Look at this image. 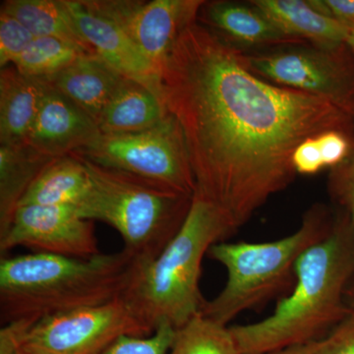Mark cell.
I'll return each mask as SVG.
<instances>
[{
    "mask_svg": "<svg viewBox=\"0 0 354 354\" xmlns=\"http://www.w3.org/2000/svg\"><path fill=\"white\" fill-rule=\"evenodd\" d=\"M162 100L183 127L198 196L236 232L297 176L291 157L330 129L353 133L332 102L263 80L241 53L196 22L177 39L160 73Z\"/></svg>",
    "mask_w": 354,
    "mask_h": 354,
    "instance_id": "cell-1",
    "label": "cell"
},
{
    "mask_svg": "<svg viewBox=\"0 0 354 354\" xmlns=\"http://www.w3.org/2000/svg\"><path fill=\"white\" fill-rule=\"evenodd\" d=\"M354 277V223L337 209L330 234L295 265V283L264 320L230 327L239 354H263L325 339L349 316Z\"/></svg>",
    "mask_w": 354,
    "mask_h": 354,
    "instance_id": "cell-2",
    "label": "cell"
},
{
    "mask_svg": "<svg viewBox=\"0 0 354 354\" xmlns=\"http://www.w3.org/2000/svg\"><path fill=\"white\" fill-rule=\"evenodd\" d=\"M124 251L87 259L29 253L0 260V319L29 326L121 297L134 272Z\"/></svg>",
    "mask_w": 354,
    "mask_h": 354,
    "instance_id": "cell-3",
    "label": "cell"
},
{
    "mask_svg": "<svg viewBox=\"0 0 354 354\" xmlns=\"http://www.w3.org/2000/svg\"><path fill=\"white\" fill-rule=\"evenodd\" d=\"M215 205L194 194L187 218L162 253L135 266L122 297L155 333L165 324L177 330L202 313V263L211 247L234 234Z\"/></svg>",
    "mask_w": 354,
    "mask_h": 354,
    "instance_id": "cell-4",
    "label": "cell"
},
{
    "mask_svg": "<svg viewBox=\"0 0 354 354\" xmlns=\"http://www.w3.org/2000/svg\"><path fill=\"white\" fill-rule=\"evenodd\" d=\"M335 214L324 205H314L305 213L292 234L269 242L221 241L208 256L227 272L223 290L207 301L202 315L227 326L247 310L257 309L272 298L292 290L295 265L300 256L330 234Z\"/></svg>",
    "mask_w": 354,
    "mask_h": 354,
    "instance_id": "cell-5",
    "label": "cell"
},
{
    "mask_svg": "<svg viewBox=\"0 0 354 354\" xmlns=\"http://www.w3.org/2000/svg\"><path fill=\"white\" fill-rule=\"evenodd\" d=\"M79 157L92 181V193L80 215L113 227L135 266L157 258L183 227L194 195Z\"/></svg>",
    "mask_w": 354,
    "mask_h": 354,
    "instance_id": "cell-6",
    "label": "cell"
},
{
    "mask_svg": "<svg viewBox=\"0 0 354 354\" xmlns=\"http://www.w3.org/2000/svg\"><path fill=\"white\" fill-rule=\"evenodd\" d=\"M153 334L122 297L109 304L72 310L29 326L0 330V354H101L124 335Z\"/></svg>",
    "mask_w": 354,
    "mask_h": 354,
    "instance_id": "cell-7",
    "label": "cell"
},
{
    "mask_svg": "<svg viewBox=\"0 0 354 354\" xmlns=\"http://www.w3.org/2000/svg\"><path fill=\"white\" fill-rule=\"evenodd\" d=\"M75 153L95 164L150 179L185 194L193 196L196 192L185 135L171 113L144 131L101 134Z\"/></svg>",
    "mask_w": 354,
    "mask_h": 354,
    "instance_id": "cell-8",
    "label": "cell"
},
{
    "mask_svg": "<svg viewBox=\"0 0 354 354\" xmlns=\"http://www.w3.org/2000/svg\"><path fill=\"white\" fill-rule=\"evenodd\" d=\"M239 53L244 66L263 80L322 97L354 118V57L348 44H290L266 53Z\"/></svg>",
    "mask_w": 354,
    "mask_h": 354,
    "instance_id": "cell-9",
    "label": "cell"
},
{
    "mask_svg": "<svg viewBox=\"0 0 354 354\" xmlns=\"http://www.w3.org/2000/svg\"><path fill=\"white\" fill-rule=\"evenodd\" d=\"M88 10L120 26L162 73L181 32L197 22L203 0H81Z\"/></svg>",
    "mask_w": 354,
    "mask_h": 354,
    "instance_id": "cell-10",
    "label": "cell"
},
{
    "mask_svg": "<svg viewBox=\"0 0 354 354\" xmlns=\"http://www.w3.org/2000/svg\"><path fill=\"white\" fill-rule=\"evenodd\" d=\"M25 247L32 253L87 259L99 255L93 221L71 206H20L0 234V253Z\"/></svg>",
    "mask_w": 354,
    "mask_h": 354,
    "instance_id": "cell-11",
    "label": "cell"
},
{
    "mask_svg": "<svg viewBox=\"0 0 354 354\" xmlns=\"http://www.w3.org/2000/svg\"><path fill=\"white\" fill-rule=\"evenodd\" d=\"M64 3L77 30L97 57L121 75L143 84L162 97L160 73L120 26L88 10L81 0H64Z\"/></svg>",
    "mask_w": 354,
    "mask_h": 354,
    "instance_id": "cell-12",
    "label": "cell"
},
{
    "mask_svg": "<svg viewBox=\"0 0 354 354\" xmlns=\"http://www.w3.org/2000/svg\"><path fill=\"white\" fill-rule=\"evenodd\" d=\"M46 85L28 145L46 157L57 158L73 155L101 136L97 123L88 114L48 83Z\"/></svg>",
    "mask_w": 354,
    "mask_h": 354,
    "instance_id": "cell-13",
    "label": "cell"
},
{
    "mask_svg": "<svg viewBox=\"0 0 354 354\" xmlns=\"http://www.w3.org/2000/svg\"><path fill=\"white\" fill-rule=\"evenodd\" d=\"M201 13L205 26L239 50L302 44L279 31L250 2L206 1Z\"/></svg>",
    "mask_w": 354,
    "mask_h": 354,
    "instance_id": "cell-14",
    "label": "cell"
},
{
    "mask_svg": "<svg viewBox=\"0 0 354 354\" xmlns=\"http://www.w3.org/2000/svg\"><path fill=\"white\" fill-rule=\"evenodd\" d=\"M125 78L95 53H84L64 71L44 81L97 123Z\"/></svg>",
    "mask_w": 354,
    "mask_h": 354,
    "instance_id": "cell-15",
    "label": "cell"
},
{
    "mask_svg": "<svg viewBox=\"0 0 354 354\" xmlns=\"http://www.w3.org/2000/svg\"><path fill=\"white\" fill-rule=\"evenodd\" d=\"M252 6L265 14L286 36L319 48H337L346 44L351 28L321 12L304 0H252Z\"/></svg>",
    "mask_w": 354,
    "mask_h": 354,
    "instance_id": "cell-16",
    "label": "cell"
},
{
    "mask_svg": "<svg viewBox=\"0 0 354 354\" xmlns=\"http://www.w3.org/2000/svg\"><path fill=\"white\" fill-rule=\"evenodd\" d=\"M46 82L13 65L0 72V145L27 143L46 92Z\"/></svg>",
    "mask_w": 354,
    "mask_h": 354,
    "instance_id": "cell-17",
    "label": "cell"
},
{
    "mask_svg": "<svg viewBox=\"0 0 354 354\" xmlns=\"http://www.w3.org/2000/svg\"><path fill=\"white\" fill-rule=\"evenodd\" d=\"M169 113L162 95L125 78L97 121L102 134H129L150 129Z\"/></svg>",
    "mask_w": 354,
    "mask_h": 354,
    "instance_id": "cell-18",
    "label": "cell"
},
{
    "mask_svg": "<svg viewBox=\"0 0 354 354\" xmlns=\"http://www.w3.org/2000/svg\"><path fill=\"white\" fill-rule=\"evenodd\" d=\"M92 193V181L76 153L53 158L39 172L18 205L71 206L80 211Z\"/></svg>",
    "mask_w": 354,
    "mask_h": 354,
    "instance_id": "cell-19",
    "label": "cell"
},
{
    "mask_svg": "<svg viewBox=\"0 0 354 354\" xmlns=\"http://www.w3.org/2000/svg\"><path fill=\"white\" fill-rule=\"evenodd\" d=\"M53 160L27 143L0 145V234L10 225L32 181Z\"/></svg>",
    "mask_w": 354,
    "mask_h": 354,
    "instance_id": "cell-20",
    "label": "cell"
},
{
    "mask_svg": "<svg viewBox=\"0 0 354 354\" xmlns=\"http://www.w3.org/2000/svg\"><path fill=\"white\" fill-rule=\"evenodd\" d=\"M0 11L20 21L35 38L62 39L86 53H95L77 30L64 0H6Z\"/></svg>",
    "mask_w": 354,
    "mask_h": 354,
    "instance_id": "cell-21",
    "label": "cell"
},
{
    "mask_svg": "<svg viewBox=\"0 0 354 354\" xmlns=\"http://www.w3.org/2000/svg\"><path fill=\"white\" fill-rule=\"evenodd\" d=\"M84 53H88L62 39L39 37L12 65L23 75L46 80L64 71Z\"/></svg>",
    "mask_w": 354,
    "mask_h": 354,
    "instance_id": "cell-22",
    "label": "cell"
},
{
    "mask_svg": "<svg viewBox=\"0 0 354 354\" xmlns=\"http://www.w3.org/2000/svg\"><path fill=\"white\" fill-rule=\"evenodd\" d=\"M167 354H239L227 326L200 314L176 330Z\"/></svg>",
    "mask_w": 354,
    "mask_h": 354,
    "instance_id": "cell-23",
    "label": "cell"
},
{
    "mask_svg": "<svg viewBox=\"0 0 354 354\" xmlns=\"http://www.w3.org/2000/svg\"><path fill=\"white\" fill-rule=\"evenodd\" d=\"M176 333L174 328L165 324L147 337H121L101 354H167Z\"/></svg>",
    "mask_w": 354,
    "mask_h": 354,
    "instance_id": "cell-24",
    "label": "cell"
},
{
    "mask_svg": "<svg viewBox=\"0 0 354 354\" xmlns=\"http://www.w3.org/2000/svg\"><path fill=\"white\" fill-rule=\"evenodd\" d=\"M35 37L20 21L0 11V66L12 65Z\"/></svg>",
    "mask_w": 354,
    "mask_h": 354,
    "instance_id": "cell-25",
    "label": "cell"
},
{
    "mask_svg": "<svg viewBox=\"0 0 354 354\" xmlns=\"http://www.w3.org/2000/svg\"><path fill=\"white\" fill-rule=\"evenodd\" d=\"M328 190L337 209L346 212L354 223V145L348 158L330 169Z\"/></svg>",
    "mask_w": 354,
    "mask_h": 354,
    "instance_id": "cell-26",
    "label": "cell"
},
{
    "mask_svg": "<svg viewBox=\"0 0 354 354\" xmlns=\"http://www.w3.org/2000/svg\"><path fill=\"white\" fill-rule=\"evenodd\" d=\"M325 169H334L344 162L353 151L354 134L344 130L330 129L316 135Z\"/></svg>",
    "mask_w": 354,
    "mask_h": 354,
    "instance_id": "cell-27",
    "label": "cell"
},
{
    "mask_svg": "<svg viewBox=\"0 0 354 354\" xmlns=\"http://www.w3.org/2000/svg\"><path fill=\"white\" fill-rule=\"evenodd\" d=\"M291 162L297 174L301 176H314L325 169L316 135L304 140L297 147Z\"/></svg>",
    "mask_w": 354,
    "mask_h": 354,
    "instance_id": "cell-28",
    "label": "cell"
},
{
    "mask_svg": "<svg viewBox=\"0 0 354 354\" xmlns=\"http://www.w3.org/2000/svg\"><path fill=\"white\" fill-rule=\"evenodd\" d=\"M318 354H354L353 316H348L326 337Z\"/></svg>",
    "mask_w": 354,
    "mask_h": 354,
    "instance_id": "cell-29",
    "label": "cell"
},
{
    "mask_svg": "<svg viewBox=\"0 0 354 354\" xmlns=\"http://www.w3.org/2000/svg\"><path fill=\"white\" fill-rule=\"evenodd\" d=\"M321 12L354 29V0H310Z\"/></svg>",
    "mask_w": 354,
    "mask_h": 354,
    "instance_id": "cell-30",
    "label": "cell"
},
{
    "mask_svg": "<svg viewBox=\"0 0 354 354\" xmlns=\"http://www.w3.org/2000/svg\"><path fill=\"white\" fill-rule=\"evenodd\" d=\"M326 337L325 339H319V341L308 342V344H300V346H291V348L279 349V351L263 354H318L319 351L322 349L324 344H325Z\"/></svg>",
    "mask_w": 354,
    "mask_h": 354,
    "instance_id": "cell-31",
    "label": "cell"
},
{
    "mask_svg": "<svg viewBox=\"0 0 354 354\" xmlns=\"http://www.w3.org/2000/svg\"><path fill=\"white\" fill-rule=\"evenodd\" d=\"M344 301H346V308H348L349 316L354 317V286L351 285L348 288V290H346Z\"/></svg>",
    "mask_w": 354,
    "mask_h": 354,
    "instance_id": "cell-32",
    "label": "cell"
},
{
    "mask_svg": "<svg viewBox=\"0 0 354 354\" xmlns=\"http://www.w3.org/2000/svg\"><path fill=\"white\" fill-rule=\"evenodd\" d=\"M346 44H348L349 50H351V53H353L354 57V29L351 30L348 39H346Z\"/></svg>",
    "mask_w": 354,
    "mask_h": 354,
    "instance_id": "cell-33",
    "label": "cell"
},
{
    "mask_svg": "<svg viewBox=\"0 0 354 354\" xmlns=\"http://www.w3.org/2000/svg\"><path fill=\"white\" fill-rule=\"evenodd\" d=\"M11 354H30V353H26V351H22V349H16V351H14V353H12Z\"/></svg>",
    "mask_w": 354,
    "mask_h": 354,
    "instance_id": "cell-34",
    "label": "cell"
}]
</instances>
